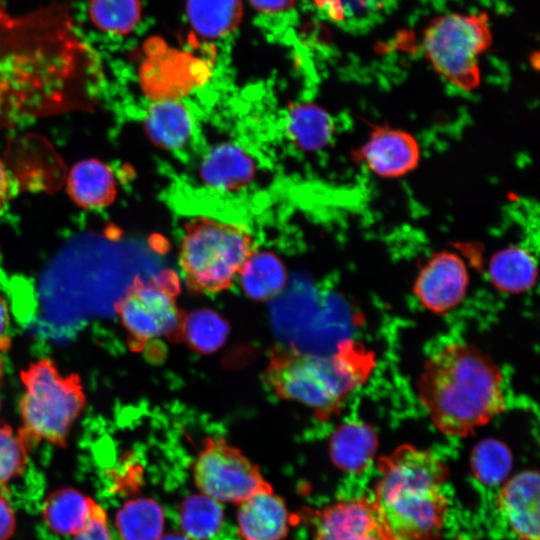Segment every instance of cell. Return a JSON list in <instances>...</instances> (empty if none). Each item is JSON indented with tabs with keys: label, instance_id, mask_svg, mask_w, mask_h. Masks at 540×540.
Masks as SVG:
<instances>
[{
	"label": "cell",
	"instance_id": "cell-9",
	"mask_svg": "<svg viewBox=\"0 0 540 540\" xmlns=\"http://www.w3.org/2000/svg\"><path fill=\"white\" fill-rule=\"evenodd\" d=\"M421 156V146L412 133L387 124L373 126L353 153L356 164L383 179L410 174L419 166Z\"/></svg>",
	"mask_w": 540,
	"mask_h": 540
},
{
	"label": "cell",
	"instance_id": "cell-6",
	"mask_svg": "<svg viewBox=\"0 0 540 540\" xmlns=\"http://www.w3.org/2000/svg\"><path fill=\"white\" fill-rule=\"evenodd\" d=\"M492 44L486 13H448L423 32L422 47L432 69L454 87L470 92L481 84L480 57Z\"/></svg>",
	"mask_w": 540,
	"mask_h": 540
},
{
	"label": "cell",
	"instance_id": "cell-27",
	"mask_svg": "<svg viewBox=\"0 0 540 540\" xmlns=\"http://www.w3.org/2000/svg\"><path fill=\"white\" fill-rule=\"evenodd\" d=\"M225 331L224 324L217 315L205 314L204 311L195 312L185 316L182 340H187L197 350L209 352L221 344Z\"/></svg>",
	"mask_w": 540,
	"mask_h": 540
},
{
	"label": "cell",
	"instance_id": "cell-17",
	"mask_svg": "<svg viewBox=\"0 0 540 540\" xmlns=\"http://www.w3.org/2000/svg\"><path fill=\"white\" fill-rule=\"evenodd\" d=\"M491 283L499 291L518 294L529 290L537 278L533 255L524 247L511 245L494 253L488 264Z\"/></svg>",
	"mask_w": 540,
	"mask_h": 540
},
{
	"label": "cell",
	"instance_id": "cell-25",
	"mask_svg": "<svg viewBox=\"0 0 540 540\" xmlns=\"http://www.w3.org/2000/svg\"><path fill=\"white\" fill-rule=\"evenodd\" d=\"M90 15L99 29L126 34L140 20L141 3L140 0H91Z\"/></svg>",
	"mask_w": 540,
	"mask_h": 540
},
{
	"label": "cell",
	"instance_id": "cell-15",
	"mask_svg": "<svg viewBox=\"0 0 540 540\" xmlns=\"http://www.w3.org/2000/svg\"><path fill=\"white\" fill-rule=\"evenodd\" d=\"M145 126L151 139L168 150H180L188 145L196 131L191 110L181 101L157 100L147 110Z\"/></svg>",
	"mask_w": 540,
	"mask_h": 540
},
{
	"label": "cell",
	"instance_id": "cell-30",
	"mask_svg": "<svg viewBox=\"0 0 540 540\" xmlns=\"http://www.w3.org/2000/svg\"><path fill=\"white\" fill-rule=\"evenodd\" d=\"M74 540H114L105 510L99 505L86 527Z\"/></svg>",
	"mask_w": 540,
	"mask_h": 540
},
{
	"label": "cell",
	"instance_id": "cell-21",
	"mask_svg": "<svg viewBox=\"0 0 540 540\" xmlns=\"http://www.w3.org/2000/svg\"><path fill=\"white\" fill-rule=\"evenodd\" d=\"M286 126L292 141L304 151L324 148L334 134L331 116L313 103L293 107L288 114Z\"/></svg>",
	"mask_w": 540,
	"mask_h": 540
},
{
	"label": "cell",
	"instance_id": "cell-23",
	"mask_svg": "<svg viewBox=\"0 0 540 540\" xmlns=\"http://www.w3.org/2000/svg\"><path fill=\"white\" fill-rule=\"evenodd\" d=\"M247 295L259 301L269 300L285 285L286 274L281 261L270 252L255 251L239 276Z\"/></svg>",
	"mask_w": 540,
	"mask_h": 540
},
{
	"label": "cell",
	"instance_id": "cell-24",
	"mask_svg": "<svg viewBox=\"0 0 540 540\" xmlns=\"http://www.w3.org/2000/svg\"><path fill=\"white\" fill-rule=\"evenodd\" d=\"M221 504L201 493L185 498L179 507L182 532L192 540H209L223 523Z\"/></svg>",
	"mask_w": 540,
	"mask_h": 540
},
{
	"label": "cell",
	"instance_id": "cell-16",
	"mask_svg": "<svg viewBox=\"0 0 540 540\" xmlns=\"http://www.w3.org/2000/svg\"><path fill=\"white\" fill-rule=\"evenodd\" d=\"M99 504L73 488L52 492L42 507L46 525L60 535L75 536L93 517Z\"/></svg>",
	"mask_w": 540,
	"mask_h": 540
},
{
	"label": "cell",
	"instance_id": "cell-31",
	"mask_svg": "<svg viewBox=\"0 0 540 540\" xmlns=\"http://www.w3.org/2000/svg\"><path fill=\"white\" fill-rule=\"evenodd\" d=\"M16 527V517L14 510L5 497L0 492V540H9Z\"/></svg>",
	"mask_w": 540,
	"mask_h": 540
},
{
	"label": "cell",
	"instance_id": "cell-19",
	"mask_svg": "<svg viewBox=\"0 0 540 540\" xmlns=\"http://www.w3.org/2000/svg\"><path fill=\"white\" fill-rule=\"evenodd\" d=\"M165 512L152 498L126 501L115 515L121 540H159L164 534Z\"/></svg>",
	"mask_w": 540,
	"mask_h": 540
},
{
	"label": "cell",
	"instance_id": "cell-12",
	"mask_svg": "<svg viewBox=\"0 0 540 540\" xmlns=\"http://www.w3.org/2000/svg\"><path fill=\"white\" fill-rule=\"evenodd\" d=\"M236 521L241 540H284L292 526V514L269 486L238 504Z\"/></svg>",
	"mask_w": 540,
	"mask_h": 540
},
{
	"label": "cell",
	"instance_id": "cell-29",
	"mask_svg": "<svg viewBox=\"0 0 540 540\" xmlns=\"http://www.w3.org/2000/svg\"><path fill=\"white\" fill-rule=\"evenodd\" d=\"M388 0H314L335 21L364 16L383 7Z\"/></svg>",
	"mask_w": 540,
	"mask_h": 540
},
{
	"label": "cell",
	"instance_id": "cell-13",
	"mask_svg": "<svg viewBox=\"0 0 540 540\" xmlns=\"http://www.w3.org/2000/svg\"><path fill=\"white\" fill-rule=\"evenodd\" d=\"M539 474L524 471L502 487L499 509L510 529L522 540H539Z\"/></svg>",
	"mask_w": 540,
	"mask_h": 540
},
{
	"label": "cell",
	"instance_id": "cell-20",
	"mask_svg": "<svg viewBox=\"0 0 540 540\" xmlns=\"http://www.w3.org/2000/svg\"><path fill=\"white\" fill-rule=\"evenodd\" d=\"M186 12L193 29L216 39L231 33L243 15L242 0H187Z\"/></svg>",
	"mask_w": 540,
	"mask_h": 540
},
{
	"label": "cell",
	"instance_id": "cell-7",
	"mask_svg": "<svg viewBox=\"0 0 540 540\" xmlns=\"http://www.w3.org/2000/svg\"><path fill=\"white\" fill-rule=\"evenodd\" d=\"M174 285L162 279L136 278L115 305L116 313L133 344L167 338L182 340L184 312Z\"/></svg>",
	"mask_w": 540,
	"mask_h": 540
},
{
	"label": "cell",
	"instance_id": "cell-2",
	"mask_svg": "<svg viewBox=\"0 0 540 540\" xmlns=\"http://www.w3.org/2000/svg\"><path fill=\"white\" fill-rule=\"evenodd\" d=\"M372 503L394 540H438L447 512V467L433 452L401 445L381 459Z\"/></svg>",
	"mask_w": 540,
	"mask_h": 540
},
{
	"label": "cell",
	"instance_id": "cell-18",
	"mask_svg": "<svg viewBox=\"0 0 540 540\" xmlns=\"http://www.w3.org/2000/svg\"><path fill=\"white\" fill-rule=\"evenodd\" d=\"M68 188L77 204L86 208H99L113 200L115 177L112 170L102 162L85 160L71 170Z\"/></svg>",
	"mask_w": 540,
	"mask_h": 540
},
{
	"label": "cell",
	"instance_id": "cell-36",
	"mask_svg": "<svg viewBox=\"0 0 540 540\" xmlns=\"http://www.w3.org/2000/svg\"><path fill=\"white\" fill-rule=\"evenodd\" d=\"M0 409H1V399H0Z\"/></svg>",
	"mask_w": 540,
	"mask_h": 540
},
{
	"label": "cell",
	"instance_id": "cell-10",
	"mask_svg": "<svg viewBox=\"0 0 540 540\" xmlns=\"http://www.w3.org/2000/svg\"><path fill=\"white\" fill-rule=\"evenodd\" d=\"M469 273L463 259L448 250L430 256L417 274L413 293L428 311L443 314L456 308L465 298Z\"/></svg>",
	"mask_w": 540,
	"mask_h": 540
},
{
	"label": "cell",
	"instance_id": "cell-35",
	"mask_svg": "<svg viewBox=\"0 0 540 540\" xmlns=\"http://www.w3.org/2000/svg\"><path fill=\"white\" fill-rule=\"evenodd\" d=\"M159 540H192L187 535H185L183 532H171L167 534H163L162 537Z\"/></svg>",
	"mask_w": 540,
	"mask_h": 540
},
{
	"label": "cell",
	"instance_id": "cell-3",
	"mask_svg": "<svg viewBox=\"0 0 540 540\" xmlns=\"http://www.w3.org/2000/svg\"><path fill=\"white\" fill-rule=\"evenodd\" d=\"M354 354L348 344L331 355L278 348L271 353L262 380L279 399L331 412L364 378Z\"/></svg>",
	"mask_w": 540,
	"mask_h": 540
},
{
	"label": "cell",
	"instance_id": "cell-34",
	"mask_svg": "<svg viewBox=\"0 0 540 540\" xmlns=\"http://www.w3.org/2000/svg\"><path fill=\"white\" fill-rule=\"evenodd\" d=\"M8 324V310L4 299L0 296V338L5 332Z\"/></svg>",
	"mask_w": 540,
	"mask_h": 540
},
{
	"label": "cell",
	"instance_id": "cell-8",
	"mask_svg": "<svg viewBox=\"0 0 540 540\" xmlns=\"http://www.w3.org/2000/svg\"><path fill=\"white\" fill-rule=\"evenodd\" d=\"M199 493L222 503L238 505L271 486L259 467L223 438L207 437L193 465Z\"/></svg>",
	"mask_w": 540,
	"mask_h": 540
},
{
	"label": "cell",
	"instance_id": "cell-28",
	"mask_svg": "<svg viewBox=\"0 0 540 540\" xmlns=\"http://www.w3.org/2000/svg\"><path fill=\"white\" fill-rule=\"evenodd\" d=\"M472 462L477 477L491 484L500 481L508 473L511 456L504 444L486 440L475 448Z\"/></svg>",
	"mask_w": 540,
	"mask_h": 540
},
{
	"label": "cell",
	"instance_id": "cell-32",
	"mask_svg": "<svg viewBox=\"0 0 540 540\" xmlns=\"http://www.w3.org/2000/svg\"><path fill=\"white\" fill-rule=\"evenodd\" d=\"M252 6L263 13H277L290 8L294 0H249Z\"/></svg>",
	"mask_w": 540,
	"mask_h": 540
},
{
	"label": "cell",
	"instance_id": "cell-11",
	"mask_svg": "<svg viewBox=\"0 0 540 540\" xmlns=\"http://www.w3.org/2000/svg\"><path fill=\"white\" fill-rule=\"evenodd\" d=\"M315 540H394L372 500L350 499L314 513Z\"/></svg>",
	"mask_w": 540,
	"mask_h": 540
},
{
	"label": "cell",
	"instance_id": "cell-26",
	"mask_svg": "<svg viewBox=\"0 0 540 540\" xmlns=\"http://www.w3.org/2000/svg\"><path fill=\"white\" fill-rule=\"evenodd\" d=\"M29 443L9 426L0 427V492L26 468Z\"/></svg>",
	"mask_w": 540,
	"mask_h": 540
},
{
	"label": "cell",
	"instance_id": "cell-5",
	"mask_svg": "<svg viewBox=\"0 0 540 540\" xmlns=\"http://www.w3.org/2000/svg\"><path fill=\"white\" fill-rule=\"evenodd\" d=\"M20 377L25 390L19 404L23 422L19 433L29 444L44 440L64 446L86 403L80 378L61 374L48 358L29 364Z\"/></svg>",
	"mask_w": 540,
	"mask_h": 540
},
{
	"label": "cell",
	"instance_id": "cell-1",
	"mask_svg": "<svg viewBox=\"0 0 540 540\" xmlns=\"http://www.w3.org/2000/svg\"><path fill=\"white\" fill-rule=\"evenodd\" d=\"M419 401L443 434L466 437L506 408L503 373L476 345L453 342L424 363L416 384Z\"/></svg>",
	"mask_w": 540,
	"mask_h": 540
},
{
	"label": "cell",
	"instance_id": "cell-22",
	"mask_svg": "<svg viewBox=\"0 0 540 540\" xmlns=\"http://www.w3.org/2000/svg\"><path fill=\"white\" fill-rule=\"evenodd\" d=\"M376 445V437L370 427L359 423H346L331 437L330 454L339 468L358 471L372 459Z\"/></svg>",
	"mask_w": 540,
	"mask_h": 540
},
{
	"label": "cell",
	"instance_id": "cell-4",
	"mask_svg": "<svg viewBox=\"0 0 540 540\" xmlns=\"http://www.w3.org/2000/svg\"><path fill=\"white\" fill-rule=\"evenodd\" d=\"M256 251L251 233L241 224L199 217L185 227L179 265L190 291L215 294L230 288Z\"/></svg>",
	"mask_w": 540,
	"mask_h": 540
},
{
	"label": "cell",
	"instance_id": "cell-33",
	"mask_svg": "<svg viewBox=\"0 0 540 540\" xmlns=\"http://www.w3.org/2000/svg\"><path fill=\"white\" fill-rule=\"evenodd\" d=\"M11 193V181L2 161L0 160V211L7 204Z\"/></svg>",
	"mask_w": 540,
	"mask_h": 540
},
{
	"label": "cell",
	"instance_id": "cell-14",
	"mask_svg": "<svg viewBox=\"0 0 540 540\" xmlns=\"http://www.w3.org/2000/svg\"><path fill=\"white\" fill-rule=\"evenodd\" d=\"M256 164L241 145L223 142L211 148L200 164L204 185L219 193L235 192L246 187L254 178Z\"/></svg>",
	"mask_w": 540,
	"mask_h": 540
}]
</instances>
